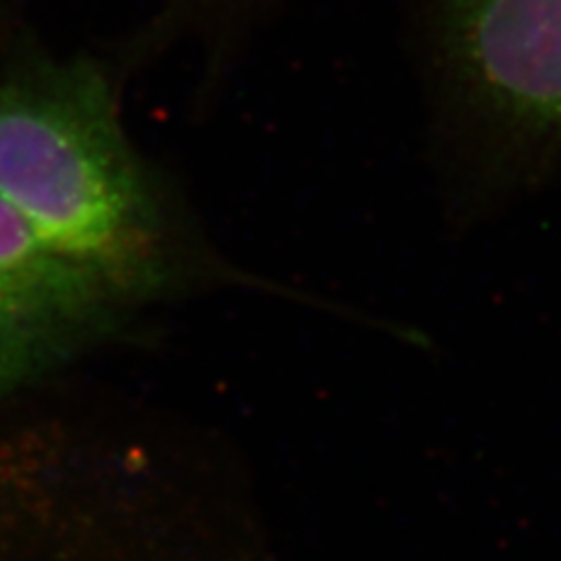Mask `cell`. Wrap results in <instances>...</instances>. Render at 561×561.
I'll return each instance as SVG.
<instances>
[{"mask_svg": "<svg viewBox=\"0 0 561 561\" xmlns=\"http://www.w3.org/2000/svg\"><path fill=\"white\" fill-rule=\"evenodd\" d=\"M117 80L108 61L55 55L22 31L0 45V202L129 305L171 284L175 243Z\"/></svg>", "mask_w": 561, "mask_h": 561, "instance_id": "1", "label": "cell"}, {"mask_svg": "<svg viewBox=\"0 0 561 561\" xmlns=\"http://www.w3.org/2000/svg\"><path fill=\"white\" fill-rule=\"evenodd\" d=\"M433 136L472 185L561 179V0H400Z\"/></svg>", "mask_w": 561, "mask_h": 561, "instance_id": "2", "label": "cell"}, {"mask_svg": "<svg viewBox=\"0 0 561 561\" xmlns=\"http://www.w3.org/2000/svg\"><path fill=\"white\" fill-rule=\"evenodd\" d=\"M122 307L0 202V393L57 370L108 335Z\"/></svg>", "mask_w": 561, "mask_h": 561, "instance_id": "3", "label": "cell"}, {"mask_svg": "<svg viewBox=\"0 0 561 561\" xmlns=\"http://www.w3.org/2000/svg\"><path fill=\"white\" fill-rule=\"evenodd\" d=\"M274 0H160L117 47L115 76L131 73L181 47H197L204 76H218L232 49Z\"/></svg>", "mask_w": 561, "mask_h": 561, "instance_id": "4", "label": "cell"}]
</instances>
